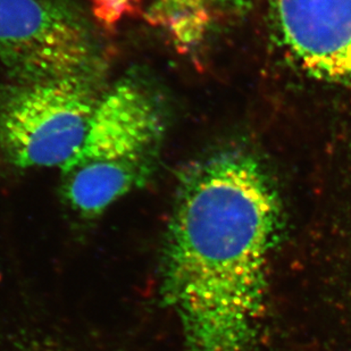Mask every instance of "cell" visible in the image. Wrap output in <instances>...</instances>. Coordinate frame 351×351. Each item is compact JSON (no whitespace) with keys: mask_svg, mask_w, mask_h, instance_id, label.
Instances as JSON below:
<instances>
[{"mask_svg":"<svg viewBox=\"0 0 351 351\" xmlns=\"http://www.w3.org/2000/svg\"><path fill=\"white\" fill-rule=\"evenodd\" d=\"M281 204L258 159L223 152L180 176L162 259V300L183 351H252Z\"/></svg>","mask_w":351,"mask_h":351,"instance_id":"cell-1","label":"cell"},{"mask_svg":"<svg viewBox=\"0 0 351 351\" xmlns=\"http://www.w3.org/2000/svg\"><path fill=\"white\" fill-rule=\"evenodd\" d=\"M165 130L156 93L138 77L119 81L101 96L83 143L60 167L64 202L93 219L143 188L156 173Z\"/></svg>","mask_w":351,"mask_h":351,"instance_id":"cell-2","label":"cell"},{"mask_svg":"<svg viewBox=\"0 0 351 351\" xmlns=\"http://www.w3.org/2000/svg\"><path fill=\"white\" fill-rule=\"evenodd\" d=\"M96 82L69 77L0 86V164L60 169L88 132L101 98Z\"/></svg>","mask_w":351,"mask_h":351,"instance_id":"cell-3","label":"cell"},{"mask_svg":"<svg viewBox=\"0 0 351 351\" xmlns=\"http://www.w3.org/2000/svg\"><path fill=\"white\" fill-rule=\"evenodd\" d=\"M0 62L19 82L98 79L99 47L71 0H0Z\"/></svg>","mask_w":351,"mask_h":351,"instance_id":"cell-4","label":"cell"},{"mask_svg":"<svg viewBox=\"0 0 351 351\" xmlns=\"http://www.w3.org/2000/svg\"><path fill=\"white\" fill-rule=\"evenodd\" d=\"M281 43L307 73L351 88V0H273Z\"/></svg>","mask_w":351,"mask_h":351,"instance_id":"cell-5","label":"cell"},{"mask_svg":"<svg viewBox=\"0 0 351 351\" xmlns=\"http://www.w3.org/2000/svg\"><path fill=\"white\" fill-rule=\"evenodd\" d=\"M247 0H153L147 19L189 46L205 34L217 14L242 8Z\"/></svg>","mask_w":351,"mask_h":351,"instance_id":"cell-6","label":"cell"},{"mask_svg":"<svg viewBox=\"0 0 351 351\" xmlns=\"http://www.w3.org/2000/svg\"><path fill=\"white\" fill-rule=\"evenodd\" d=\"M93 16L106 29H113L125 17L136 15L143 0H89Z\"/></svg>","mask_w":351,"mask_h":351,"instance_id":"cell-7","label":"cell"}]
</instances>
